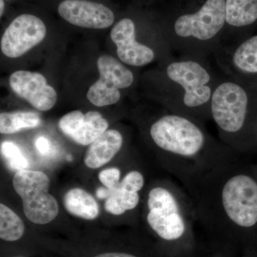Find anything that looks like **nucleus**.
Masks as SVG:
<instances>
[{
  "label": "nucleus",
  "mask_w": 257,
  "mask_h": 257,
  "mask_svg": "<svg viewBox=\"0 0 257 257\" xmlns=\"http://www.w3.org/2000/svg\"><path fill=\"white\" fill-rule=\"evenodd\" d=\"M104 208L109 214L121 216L138 209L141 201L140 193L130 192L124 188L120 182L116 187L109 189Z\"/></svg>",
  "instance_id": "nucleus-18"
},
{
  "label": "nucleus",
  "mask_w": 257,
  "mask_h": 257,
  "mask_svg": "<svg viewBox=\"0 0 257 257\" xmlns=\"http://www.w3.org/2000/svg\"><path fill=\"white\" fill-rule=\"evenodd\" d=\"M62 133L74 143L87 146L108 130L107 121L101 113L90 111L84 113L74 110L64 114L58 123Z\"/></svg>",
  "instance_id": "nucleus-14"
},
{
  "label": "nucleus",
  "mask_w": 257,
  "mask_h": 257,
  "mask_svg": "<svg viewBox=\"0 0 257 257\" xmlns=\"http://www.w3.org/2000/svg\"><path fill=\"white\" fill-rule=\"evenodd\" d=\"M9 83L17 95L38 110H50L57 102V92L39 72L16 71L10 75Z\"/></svg>",
  "instance_id": "nucleus-13"
},
{
  "label": "nucleus",
  "mask_w": 257,
  "mask_h": 257,
  "mask_svg": "<svg viewBox=\"0 0 257 257\" xmlns=\"http://www.w3.org/2000/svg\"><path fill=\"white\" fill-rule=\"evenodd\" d=\"M99 78L89 87L88 100L93 105H113L121 99V89H128L135 82L133 71L126 64L110 55H101L97 60Z\"/></svg>",
  "instance_id": "nucleus-8"
},
{
  "label": "nucleus",
  "mask_w": 257,
  "mask_h": 257,
  "mask_svg": "<svg viewBox=\"0 0 257 257\" xmlns=\"http://www.w3.org/2000/svg\"><path fill=\"white\" fill-rule=\"evenodd\" d=\"M8 1H10V0H8Z\"/></svg>",
  "instance_id": "nucleus-30"
},
{
  "label": "nucleus",
  "mask_w": 257,
  "mask_h": 257,
  "mask_svg": "<svg viewBox=\"0 0 257 257\" xmlns=\"http://www.w3.org/2000/svg\"><path fill=\"white\" fill-rule=\"evenodd\" d=\"M219 77L209 60L179 56L162 64L150 80L165 109L205 124L211 120V96Z\"/></svg>",
  "instance_id": "nucleus-3"
},
{
  "label": "nucleus",
  "mask_w": 257,
  "mask_h": 257,
  "mask_svg": "<svg viewBox=\"0 0 257 257\" xmlns=\"http://www.w3.org/2000/svg\"><path fill=\"white\" fill-rule=\"evenodd\" d=\"M210 119L219 140L236 155L257 153V89L247 82L219 77L210 103Z\"/></svg>",
  "instance_id": "nucleus-4"
},
{
  "label": "nucleus",
  "mask_w": 257,
  "mask_h": 257,
  "mask_svg": "<svg viewBox=\"0 0 257 257\" xmlns=\"http://www.w3.org/2000/svg\"><path fill=\"white\" fill-rule=\"evenodd\" d=\"M124 144V138L118 130H108L89 145L84 162L90 169L102 167L117 155Z\"/></svg>",
  "instance_id": "nucleus-16"
},
{
  "label": "nucleus",
  "mask_w": 257,
  "mask_h": 257,
  "mask_svg": "<svg viewBox=\"0 0 257 257\" xmlns=\"http://www.w3.org/2000/svg\"><path fill=\"white\" fill-rule=\"evenodd\" d=\"M37 151L42 155H48L50 151V143L45 137H40L37 139L36 143Z\"/></svg>",
  "instance_id": "nucleus-23"
},
{
  "label": "nucleus",
  "mask_w": 257,
  "mask_h": 257,
  "mask_svg": "<svg viewBox=\"0 0 257 257\" xmlns=\"http://www.w3.org/2000/svg\"><path fill=\"white\" fill-rule=\"evenodd\" d=\"M212 257H221V256H212Z\"/></svg>",
  "instance_id": "nucleus-29"
},
{
  "label": "nucleus",
  "mask_w": 257,
  "mask_h": 257,
  "mask_svg": "<svg viewBox=\"0 0 257 257\" xmlns=\"http://www.w3.org/2000/svg\"><path fill=\"white\" fill-rule=\"evenodd\" d=\"M109 193H110V190L109 189L106 188L105 187H100L96 190V195L98 199H105L106 200L109 197Z\"/></svg>",
  "instance_id": "nucleus-25"
},
{
  "label": "nucleus",
  "mask_w": 257,
  "mask_h": 257,
  "mask_svg": "<svg viewBox=\"0 0 257 257\" xmlns=\"http://www.w3.org/2000/svg\"><path fill=\"white\" fill-rule=\"evenodd\" d=\"M196 221L207 231L231 241L257 234V178L242 157L214 167L182 185Z\"/></svg>",
  "instance_id": "nucleus-1"
},
{
  "label": "nucleus",
  "mask_w": 257,
  "mask_h": 257,
  "mask_svg": "<svg viewBox=\"0 0 257 257\" xmlns=\"http://www.w3.org/2000/svg\"><path fill=\"white\" fill-rule=\"evenodd\" d=\"M253 170H254L255 175H256L257 178V164H255V165H253Z\"/></svg>",
  "instance_id": "nucleus-27"
},
{
  "label": "nucleus",
  "mask_w": 257,
  "mask_h": 257,
  "mask_svg": "<svg viewBox=\"0 0 257 257\" xmlns=\"http://www.w3.org/2000/svg\"><path fill=\"white\" fill-rule=\"evenodd\" d=\"M13 187L23 200L24 212L34 224H46L57 217L59 205L49 193L50 180L40 171H18L13 177Z\"/></svg>",
  "instance_id": "nucleus-7"
},
{
  "label": "nucleus",
  "mask_w": 257,
  "mask_h": 257,
  "mask_svg": "<svg viewBox=\"0 0 257 257\" xmlns=\"http://www.w3.org/2000/svg\"><path fill=\"white\" fill-rule=\"evenodd\" d=\"M5 0H0V16H3L5 12Z\"/></svg>",
  "instance_id": "nucleus-26"
},
{
  "label": "nucleus",
  "mask_w": 257,
  "mask_h": 257,
  "mask_svg": "<svg viewBox=\"0 0 257 257\" xmlns=\"http://www.w3.org/2000/svg\"><path fill=\"white\" fill-rule=\"evenodd\" d=\"M57 13L64 21L78 28L104 30L114 24V12L105 5L90 0H63Z\"/></svg>",
  "instance_id": "nucleus-12"
},
{
  "label": "nucleus",
  "mask_w": 257,
  "mask_h": 257,
  "mask_svg": "<svg viewBox=\"0 0 257 257\" xmlns=\"http://www.w3.org/2000/svg\"><path fill=\"white\" fill-rule=\"evenodd\" d=\"M226 0H204L194 11L177 15L162 32L179 56L208 60L222 45Z\"/></svg>",
  "instance_id": "nucleus-5"
},
{
  "label": "nucleus",
  "mask_w": 257,
  "mask_h": 257,
  "mask_svg": "<svg viewBox=\"0 0 257 257\" xmlns=\"http://www.w3.org/2000/svg\"><path fill=\"white\" fill-rule=\"evenodd\" d=\"M42 123L40 115L34 111H15L0 114V133L11 135L23 130L34 128Z\"/></svg>",
  "instance_id": "nucleus-19"
},
{
  "label": "nucleus",
  "mask_w": 257,
  "mask_h": 257,
  "mask_svg": "<svg viewBox=\"0 0 257 257\" xmlns=\"http://www.w3.org/2000/svg\"><path fill=\"white\" fill-rule=\"evenodd\" d=\"M256 23L257 0H226V30L222 45L244 38L246 30Z\"/></svg>",
  "instance_id": "nucleus-15"
},
{
  "label": "nucleus",
  "mask_w": 257,
  "mask_h": 257,
  "mask_svg": "<svg viewBox=\"0 0 257 257\" xmlns=\"http://www.w3.org/2000/svg\"><path fill=\"white\" fill-rule=\"evenodd\" d=\"M145 221L162 241L182 243L189 239L196 221L188 194L178 182L163 180L147 193Z\"/></svg>",
  "instance_id": "nucleus-6"
},
{
  "label": "nucleus",
  "mask_w": 257,
  "mask_h": 257,
  "mask_svg": "<svg viewBox=\"0 0 257 257\" xmlns=\"http://www.w3.org/2000/svg\"><path fill=\"white\" fill-rule=\"evenodd\" d=\"M46 25L37 15L22 14L10 23L1 39L2 52L9 58H18L43 41Z\"/></svg>",
  "instance_id": "nucleus-10"
},
{
  "label": "nucleus",
  "mask_w": 257,
  "mask_h": 257,
  "mask_svg": "<svg viewBox=\"0 0 257 257\" xmlns=\"http://www.w3.org/2000/svg\"><path fill=\"white\" fill-rule=\"evenodd\" d=\"M213 56L225 76L248 84L257 81V35L221 45Z\"/></svg>",
  "instance_id": "nucleus-9"
},
{
  "label": "nucleus",
  "mask_w": 257,
  "mask_h": 257,
  "mask_svg": "<svg viewBox=\"0 0 257 257\" xmlns=\"http://www.w3.org/2000/svg\"><path fill=\"white\" fill-rule=\"evenodd\" d=\"M25 232V224L20 216L4 204H0V238L7 241L20 239Z\"/></svg>",
  "instance_id": "nucleus-20"
},
{
  "label": "nucleus",
  "mask_w": 257,
  "mask_h": 257,
  "mask_svg": "<svg viewBox=\"0 0 257 257\" xmlns=\"http://www.w3.org/2000/svg\"><path fill=\"white\" fill-rule=\"evenodd\" d=\"M94 257H139L132 253L122 252H111L101 253Z\"/></svg>",
  "instance_id": "nucleus-24"
},
{
  "label": "nucleus",
  "mask_w": 257,
  "mask_h": 257,
  "mask_svg": "<svg viewBox=\"0 0 257 257\" xmlns=\"http://www.w3.org/2000/svg\"><path fill=\"white\" fill-rule=\"evenodd\" d=\"M137 25L135 20L124 18L115 24L110 37L116 47V55L122 63L130 67H142L152 63L157 58L162 64L169 62L165 57L152 47L137 42Z\"/></svg>",
  "instance_id": "nucleus-11"
},
{
  "label": "nucleus",
  "mask_w": 257,
  "mask_h": 257,
  "mask_svg": "<svg viewBox=\"0 0 257 257\" xmlns=\"http://www.w3.org/2000/svg\"><path fill=\"white\" fill-rule=\"evenodd\" d=\"M64 205L72 215L93 220L99 214V207L95 199L84 189L74 188L66 193Z\"/></svg>",
  "instance_id": "nucleus-17"
},
{
  "label": "nucleus",
  "mask_w": 257,
  "mask_h": 257,
  "mask_svg": "<svg viewBox=\"0 0 257 257\" xmlns=\"http://www.w3.org/2000/svg\"><path fill=\"white\" fill-rule=\"evenodd\" d=\"M99 179L106 188L112 189L121 181V171L116 167L106 169L99 174Z\"/></svg>",
  "instance_id": "nucleus-22"
},
{
  "label": "nucleus",
  "mask_w": 257,
  "mask_h": 257,
  "mask_svg": "<svg viewBox=\"0 0 257 257\" xmlns=\"http://www.w3.org/2000/svg\"><path fill=\"white\" fill-rule=\"evenodd\" d=\"M251 84V85H253V87H256L257 89V81H256V82H255L252 83V84Z\"/></svg>",
  "instance_id": "nucleus-28"
},
{
  "label": "nucleus",
  "mask_w": 257,
  "mask_h": 257,
  "mask_svg": "<svg viewBox=\"0 0 257 257\" xmlns=\"http://www.w3.org/2000/svg\"><path fill=\"white\" fill-rule=\"evenodd\" d=\"M146 131L164 167L182 185L241 158L210 135L204 123L167 109L152 120Z\"/></svg>",
  "instance_id": "nucleus-2"
},
{
  "label": "nucleus",
  "mask_w": 257,
  "mask_h": 257,
  "mask_svg": "<svg viewBox=\"0 0 257 257\" xmlns=\"http://www.w3.org/2000/svg\"><path fill=\"white\" fill-rule=\"evenodd\" d=\"M1 154L12 170H27L28 161L18 145L12 142H4L1 145Z\"/></svg>",
  "instance_id": "nucleus-21"
}]
</instances>
